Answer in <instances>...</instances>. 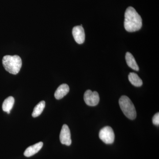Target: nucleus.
Returning a JSON list of instances; mask_svg holds the SVG:
<instances>
[{
  "instance_id": "nucleus-13",
  "label": "nucleus",
  "mask_w": 159,
  "mask_h": 159,
  "mask_svg": "<svg viewBox=\"0 0 159 159\" xmlns=\"http://www.w3.org/2000/svg\"><path fill=\"white\" fill-rule=\"evenodd\" d=\"M45 107V102L44 101L40 102L34 107L32 114V116L35 118L39 116L43 111Z\"/></svg>"
},
{
  "instance_id": "nucleus-14",
  "label": "nucleus",
  "mask_w": 159,
  "mask_h": 159,
  "mask_svg": "<svg viewBox=\"0 0 159 159\" xmlns=\"http://www.w3.org/2000/svg\"><path fill=\"white\" fill-rule=\"evenodd\" d=\"M152 122L154 125H159V113L158 112L152 118Z\"/></svg>"
},
{
  "instance_id": "nucleus-4",
  "label": "nucleus",
  "mask_w": 159,
  "mask_h": 159,
  "mask_svg": "<svg viewBox=\"0 0 159 159\" xmlns=\"http://www.w3.org/2000/svg\"><path fill=\"white\" fill-rule=\"evenodd\" d=\"M99 138L105 144H112L115 138L114 131L111 127L105 126L99 132Z\"/></svg>"
},
{
  "instance_id": "nucleus-6",
  "label": "nucleus",
  "mask_w": 159,
  "mask_h": 159,
  "mask_svg": "<svg viewBox=\"0 0 159 159\" xmlns=\"http://www.w3.org/2000/svg\"><path fill=\"white\" fill-rule=\"evenodd\" d=\"M60 140L61 144L70 146L72 143L71 134L69 126L66 124L63 125L60 134Z\"/></svg>"
},
{
  "instance_id": "nucleus-12",
  "label": "nucleus",
  "mask_w": 159,
  "mask_h": 159,
  "mask_svg": "<svg viewBox=\"0 0 159 159\" xmlns=\"http://www.w3.org/2000/svg\"><path fill=\"white\" fill-rule=\"evenodd\" d=\"M128 79L132 84L136 87L141 86L143 84L142 80L138 74L134 73H130L129 74Z\"/></svg>"
},
{
  "instance_id": "nucleus-1",
  "label": "nucleus",
  "mask_w": 159,
  "mask_h": 159,
  "mask_svg": "<svg viewBox=\"0 0 159 159\" xmlns=\"http://www.w3.org/2000/svg\"><path fill=\"white\" fill-rule=\"evenodd\" d=\"M142 19L133 7H129L125 10L124 28L128 32H134L142 28Z\"/></svg>"
},
{
  "instance_id": "nucleus-9",
  "label": "nucleus",
  "mask_w": 159,
  "mask_h": 159,
  "mask_svg": "<svg viewBox=\"0 0 159 159\" xmlns=\"http://www.w3.org/2000/svg\"><path fill=\"white\" fill-rule=\"evenodd\" d=\"M70 91L68 85L66 84H61L57 88L54 93V97L57 99H60L66 96Z\"/></svg>"
},
{
  "instance_id": "nucleus-7",
  "label": "nucleus",
  "mask_w": 159,
  "mask_h": 159,
  "mask_svg": "<svg viewBox=\"0 0 159 159\" xmlns=\"http://www.w3.org/2000/svg\"><path fill=\"white\" fill-rule=\"evenodd\" d=\"M72 33L75 41L77 43L80 44L84 42L85 40V33L82 26L74 27L73 28Z\"/></svg>"
},
{
  "instance_id": "nucleus-2",
  "label": "nucleus",
  "mask_w": 159,
  "mask_h": 159,
  "mask_svg": "<svg viewBox=\"0 0 159 159\" xmlns=\"http://www.w3.org/2000/svg\"><path fill=\"white\" fill-rule=\"evenodd\" d=\"M4 68L7 72L12 74H17L21 68V59L18 55H6L2 59Z\"/></svg>"
},
{
  "instance_id": "nucleus-5",
  "label": "nucleus",
  "mask_w": 159,
  "mask_h": 159,
  "mask_svg": "<svg viewBox=\"0 0 159 159\" xmlns=\"http://www.w3.org/2000/svg\"><path fill=\"white\" fill-rule=\"evenodd\" d=\"M84 99L88 105L95 106L99 103V95L96 91L93 92L90 90H88L84 93Z\"/></svg>"
},
{
  "instance_id": "nucleus-11",
  "label": "nucleus",
  "mask_w": 159,
  "mask_h": 159,
  "mask_svg": "<svg viewBox=\"0 0 159 159\" xmlns=\"http://www.w3.org/2000/svg\"><path fill=\"white\" fill-rule=\"evenodd\" d=\"M15 102L14 98L12 97H9L6 98L2 104V109L7 113H10V111L13 107Z\"/></svg>"
},
{
  "instance_id": "nucleus-10",
  "label": "nucleus",
  "mask_w": 159,
  "mask_h": 159,
  "mask_svg": "<svg viewBox=\"0 0 159 159\" xmlns=\"http://www.w3.org/2000/svg\"><path fill=\"white\" fill-rule=\"evenodd\" d=\"M125 60L126 63L129 67L133 69L136 71H139V66L137 64L135 59L130 52H127L125 54Z\"/></svg>"
},
{
  "instance_id": "nucleus-3",
  "label": "nucleus",
  "mask_w": 159,
  "mask_h": 159,
  "mask_svg": "<svg viewBox=\"0 0 159 159\" xmlns=\"http://www.w3.org/2000/svg\"><path fill=\"white\" fill-rule=\"evenodd\" d=\"M119 104L125 116L131 120L135 119L137 116L136 111L133 103L128 97L122 96L119 99Z\"/></svg>"
},
{
  "instance_id": "nucleus-8",
  "label": "nucleus",
  "mask_w": 159,
  "mask_h": 159,
  "mask_svg": "<svg viewBox=\"0 0 159 159\" xmlns=\"http://www.w3.org/2000/svg\"><path fill=\"white\" fill-rule=\"evenodd\" d=\"M43 146V142H39L34 145L29 146L24 152V155L26 157L32 156L37 153L41 149Z\"/></svg>"
}]
</instances>
